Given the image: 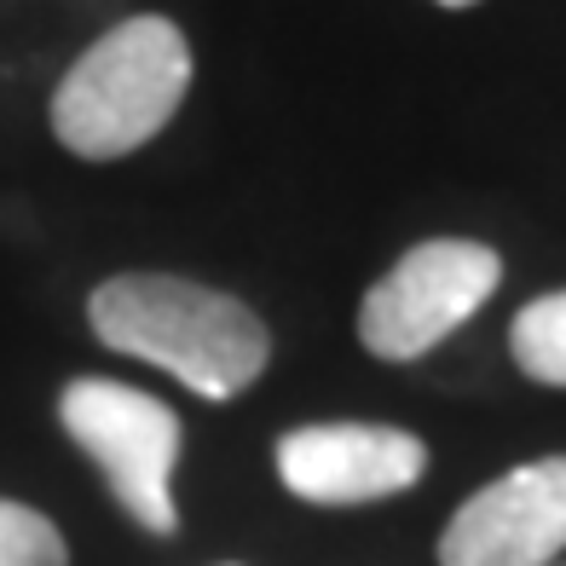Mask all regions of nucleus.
<instances>
[{
    "instance_id": "1",
    "label": "nucleus",
    "mask_w": 566,
    "mask_h": 566,
    "mask_svg": "<svg viewBox=\"0 0 566 566\" xmlns=\"http://www.w3.org/2000/svg\"><path fill=\"white\" fill-rule=\"evenodd\" d=\"M87 318L105 347L168 370L202 399H238L272 358L266 324L238 295L174 272H122L98 283Z\"/></svg>"
},
{
    "instance_id": "2",
    "label": "nucleus",
    "mask_w": 566,
    "mask_h": 566,
    "mask_svg": "<svg viewBox=\"0 0 566 566\" xmlns=\"http://www.w3.org/2000/svg\"><path fill=\"white\" fill-rule=\"evenodd\" d=\"M191 87V46L168 18H127L98 35L53 93V134L75 157L111 163L157 139Z\"/></svg>"
},
{
    "instance_id": "3",
    "label": "nucleus",
    "mask_w": 566,
    "mask_h": 566,
    "mask_svg": "<svg viewBox=\"0 0 566 566\" xmlns=\"http://www.w3.org/2000/svg\"><path fill=\"white\" fill-rule=\"evenodd\" d=\"M59 422L82 446L98 474L111 480L116 503L134 514L145 532L168 537L179 526L174 509V462H179V417L127 381L82 376L59 399Z\"/></svg>"
},
{
    "instance_id": "4",
    "label": "nucleus",
    "mask_w": 566,
    "mask_h": 566,
    "mask_svg": "<svg viewBox=\"0 0 566 566\" xmlns=\"http://www.w3.org/2000/svg\"><path fill=\"white\" fill-rule=\"evenodd\" d=\"M503 277V261L485 243L469 238H433L417 243L388 277L370 283L365 306H358V342L388 365L433 353L451 329H462L485 301H492Z\"/></svg>"
},
{
    "instance_id": "5",
    "label": "nucleus",
    "mask_w": 566,
    "mask_h": 566,
    "mask_svg": "<svg viewBox=\"0 0 566 566\" xmlns=\"http://www.w3.org/2000/svg\"><path fill=\"white\" fill-rule=\"evenodd\" d=\"M566 549V457L480 485L440 532V566H549Z\"/></svg>"
},
{
    "instance_id": "6",
    "label": "nucleus",
    "mask_w": 566,
    "mask_h": 566,
    "mask_svg": "<svg viewBox=\"0 0 566 566\" xmlns=\"http://www.w3.org/2000/svg\"><path fill=\"white\" fill-rule=\"evenodd\" d=\"M422 469L428 446L388 422H313L277 440V480L318 509L399 497L422 480Z\"/></svg>"
},
{
    "instance_id": "7",
    "label": "nucleus",
    "mask_w": 566,
    "mask_h": 566,
    "mask_svg": "<svg viewBox=\"0 0 566 566\" xmlns=\"http://www.w3.org/2000/svg\"><path fill=\"white\" fill-rule=\"evenodd\" d=\"M509 347H514V365H521L532 381L566 388V290L521 306V313H514V329H509Z\"/></svg>"
},
{
    "instance_id": "8",
    "label": "nucleus",
    "mask_w": 566,
    "mask_h": 566,
    "mask_svg": "<svg viewBox=\"0 0 566 566\" xmlns=\"http://www.w3.org/2000/svg\"><path fill=\"white\" fill-rule=\"evenodd\" d=\"M0 566H70L64 532L41 509L0 497Z\"/></svg>"
},
{
    "instance_id": "9",
    "label": "nucleus",
    "mask_w": 566,
    "mask_h": 566,
    "mask_svg": "<svg viewBox=\"0 0 566 566\" xmlns=\"http://www.w3.org/2000/svg\"><path fill=\"white\" fill-rule=\"evenodd\" d=\"M440 7H474V0H440Z\"/></svg>"
}]
</instances>
